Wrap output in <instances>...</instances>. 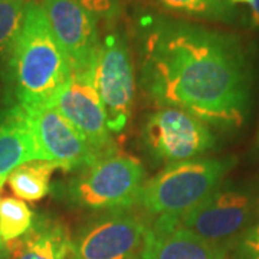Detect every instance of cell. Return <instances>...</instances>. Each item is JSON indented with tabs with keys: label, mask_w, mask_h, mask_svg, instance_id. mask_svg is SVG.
<instances>
[{
	"label": "cell",
	"mask_w": 259,
	"mask_h": 259,
	"mask_svg": "<svg viewBox=\"0 0 259 259\" xmlns=\"http://www.w3.org/2000/svg\"><path fill=\"white\" fill-rule=\"evenodd\" d=\"M12 105V104H10ZM10 105H8V107H5V108H2L0 110V127H2V124L5 122V120H6V115H8V110H9Z\"/></svg>",
	"instance_id": "cell-24"
},
{
	"label": "cell",
	"mask_w": 259,
	"mask_h": 259,
	"mask_svg": "<svg viewBox=\"0 0 259 259\" xmlns=\"http://www.w3.org/2000/svg\"><path fill=\"white\" fill-rule=\"evenodd\" d=\"M235 163L233 157H202L167 166L143 183L137 202L151 216H183L222 186Z\"/></svg>",
	"instance_id": "cell-3"
},
{
	"label": "cell",
	"mask_w": 259,
	"mask_h": 259,
	"mask_svg": "<svg viewBox=\"0 0 259 259\" xmlns=\"http://www.w3.org/2000/svg\"><path fill=\"white\" fill-rule=\"evenodd\" d=\"M42 160L52 161L64 171L82 170L100 156L54 105L23 108Z\"/></svg>",
	"instance_id": "cell-10"
},
{
	"label": "cell",
	"mask_w": 259,
	"mask_h": 259,
	"mask_svg": "<svg viewBox=\"0 0 259 259\" xmlns=\"http://www.w3.org/2000/svg\"><path fill=\"white\" fill-rule=\"evenodd\" d=\"M232 5H236V3H250L252 0H229Z\"/></svg>",
	"instance_id": "cell-25"
},
{
	"label": "cell",
	"mask_w": 259,
	"mask_h": 259,
	"mask_svg": "<svg viewBox=\"0 0 259 259\" xmlns=\"http://www.w3.org/2000/svg\"><path fill=\"white\" fill-rule=\"evenodd\" d=\"M6 245L9 259H68L72 253L66 226L47 216H35L28 233Z\"/></svg>",
	"instance_id": "cell-13"
},
{
	"label": "cell",
	"mask_w": 259,
	"mask_h": 259,
	"mask_svg": "<svg viewBox=\"0 0 259 259\" xmlns=\"http://www.w3.org/2000/svg\"><path fill=\"white\" fill-rule=\"evenodd\" d=\"M40 6L71 68L88 66L100 45L98 19L76 0H42Z\"/></svg>",
	"instance_id": "cell-11"
},
{
	"label": "cell",
	"mask_w": 259,
	"mask_h": 259,
	"mask_svg": "<svg viewBox=\"0 0 259 259\" xmlns=\"http://www.w3.org/2000/svg\"><path fill=\"white\" fill-rule=\"evenodd\" d=\"M255 148H256V151L259 153V130H258V134H256V141H255Z\"/></svg>",
	"instance_id": "cell-26"
},
{
	"label": "cell",
	"mask_w": 259,
	"mask_h": 259,
	"mask_svg": "<svg viewBox=\"0 0 259 259\" xmlns=\"http://www.w3.org/2000/svg\"><path fill=\"white\" fill-rule=\"evenodd\" d=\"M3 85L22 108L51 105L71 72L40 3H29L3 62Z\"/></svg>",
	"instance_id": "cell-2"
},
{
	"label": "cell",
	"mask_w": 259,
	"mask_h": 259,
	"mask_svg": "<svg viewBox=\"0 0 259 259\" xmlns=\"http://www.w3.org/2000/svg\"><path fill=\"white\" fill-rule=\"evenodd\" d=\"M148 226L128 209L107 210L72 241L71 259H133L140 255Z\"/></svg>",
	"instance_id": "cell-9"
},
{
	"label": "cell",
	"mask_w": 259,
	"mask_h": 259,
	"mask_svg": "<svg viewBox=\"0 0 259 259\" xmlns=\"http://www.w3.org/2000/svg\"><path fill=\"white\" fill-rule=\"evenodd\" d=\"M33 160H42V156L25 110L18 104H12L0 127V189L15 168Z\"/></svg>",
	"instance_id": "cell-14"
},
{
	"label": "cell",
	"mask_w": 259,
	"mask_h": 259,
	"mask_svg": "<svg viewBox=\"0 0 259 259\" xmlns=\"http://www.w3.org/2000/svg\"><path fill=\"white\" fill-rule=\"evenodd\" d=\"M0 2H2V0H0Z\"/></svg>",
	"instance_id": "cell-28"
},
{
	"label": "cell",
	"mask_w": 259,
	"mask_h": 259,
	"mask_svg": "<svg viewBox=\"0 0 259 259\" xmlns=\"http://www.w3.org/2000/svg\"><path fill=\"white\" fill-rule=\"evenodd\" d=\"M26 6L20 0L0 2V64L3 62L25 18Z\"/></svg>",
	"instance_id": "cell-18"
},
{
	"label": "cell",
	"mask_w": 259,
	"mask_h": 259,
	"mask_svg": "<svg viewBox=\"0 0 259 259\" xmlns=\"http://www.w3.org/2000/svg\"><path fill=\"white\" fill-rule=\"evenodd\" d=\"M158 8L166 12L182 15L187 18L233 23L238 16V10L229 0H151Z\"/></svg>",
	"instance_id": "cell-16"
},
{
	"label": "cell",
	"mask_w": 259,
	"mask_h": 259,
	"mask_svg": "<svg viewBox=\"0 0 259 259\" xmlns=\"http://www.w3.org/2000/svg\"><path fill=\"white\" fill-rule=\"evenodd\" d=\"M91 65L108 130L118 134L128 124L136 97L134 65L125 37L120 33H108L100 42Z\"/></svg>",
	"instance_id": "cell-7"
},
{
	"label": "cell",
	"mask_w": 259,
	"mask_h": 259,
	"mask_svg": "<svg viewBox=\"0 0 259 259\" xmlns=\"http://www.w3.org/2000/svg\"><path fill=\"white\" fill-rule=\"evenodd\" d=\"M141 141L151 158L166 166L202 158L216 147V137L207 124L173 107L148 114Z\"/></svg>",
	"instance_id": "cell-6"
},
{
	"label": "cell",
	"mask_w": 259,
	"mask_h": 259,
	"mask_svg": "<svg viewBox=\"0 0 259 259\" xmlns=\"http://www.w3.org/2000/svg\"><path fill=\"white\" fill-rule=\"evenodd\" d=\"M10 104H15V102L12 101V98L9 97V94L6 91L3 82H0V110L5 108V107H8Z\"/></svg>",
	"instance_id": "cell-22"
},
{
	"label": "cell",
	"mask_w": 259,
	"mask_h": 259,
	"mask_svg": "<svg viewBox=\"0 0 259 259\" xmlns=\"http://www.w3.org/2000/svg\"><path fill=\"white\" fill-rule=\"evenodd\" d=\"M20 2H23L25 5H29V3H36V0H20Z\"/></svg>",
	"instance_id": "cell-27"
},
{
	"label": "cell",
	"mask_w": 259,
	"mask_h": 259,
	"mask_svg": "<svg viewBox=\"0 0 259 259\" xmlns=\"http://www.w3.org/2000/svg\"><path fill=\"white\" fill-rule=\"evenodd\" d=\"M140 28V82L151 100L219 128L241 127L252 88L241 37L163 16L141 19Z\"/></svg>",
	"instance_id": "cell-1"
},
{
	"label": "cell",
	"mask_w": 259,
	"mask_h": 259,
	"mask_svg": "<svg viewBox=\"0 0 259 259\" xmlns=\"http://www.w3.org/2000/svg\"><path fill=\"white\" fill-rule=\"evenodd\" d=\"M35 214L23 200L16 197H0V236L5 243L16 241L28 233Z\"/></svg>",
	"instance_id": "cell-17"
},
{
	"label": "cell",
	"mask_w": 259,
	"mask_h": 259,
	"mask_svg": "<svg viewBox=\"0 0 259 259\" xmlns=\"http://www.w3.org/2000/svg\"><path fill=\"white\" fill-rule=\"evenodd\" d=\"M259 218V185H223L193 210L177 218L186 231L226 255Z\"/></svg>",
	"instance_id": "cell-4"
},
{
	"label": "cell",
	"mask_w": 259,
	"mask_h": 259,
	"mask_svg": "<svg viewBox=\"0 0 259 259\" xmlns=\"http://www.w3.org/2000/svg\"><path fill=\"white\" fill-rule=\"evenodd\" d=\"M0 259H9V250H8V245L3 242L2 236H0Z\"/></svg>",
	"instance_id": "cell-23"
},
{
	"label": "cell",
	"mask_w": 259,
	"mask_h": 259,
	"mask_svg": "<svg viewBox=\"0 0 259 259\" xmlns=\"http://www.w3.org/2000/svg\"><path fill=\"white\" fill-rule=\"evenodd\" d=\"M235 259H259V218L231 248Z\"/></svg>",
	"instance_id": "cell-19"
},
{
	"label": "cell",
	"mask_w": 259,
	"mask_h": 259,
	"mask_svg": "<svg viewBox=\"0 0 259 259\" xmlns=\"http://www.w3.org/2000/svg\"><path fill=\"white\" fill-rule=\"evenodd\" d=\"M250 5L249 25L250 28L259 29V0H252Z\"/></svg>",
	"instance_id": "cell-21"
},
{
	"label": "cell",
	"mask_w": 259,
	"mask_h": 259,
	"mask_svg": "<svg viewBox=\"0 0 259 259\" xmlns=\"http://www.w3.org/2000/svg\"><path fill=\"white\" fill-rule=\"evenodd\" d=\"M56 168L59 167L55 163L47 160L28 161L10 173L8 185L20 200L36 202L49 193L51 177Z\"/></svg>",
	"instance_id": "cell-15"
},
{
	"label": "cell",
	"mask_w": 259,
	"mask_h": 259,
	"mask_svg": "<svg viewBox=\"0 0 259 259\" xmlns=\"http://www.w3.org/2000/svg\"><path fill=\"white\" fill-rule=\"evenodd\" d=\"M225 255L186 231L176 216H158L148 228L140 259H223Z\"/></svg>",
	"instance_id": "cell-12"
},
{
	"label": "cell",
	"mask_w": 259,
	"mask_h": 259,
	"mask_svg": "<svg viewBox=\"0 0 259 259\" xmlns=\"http://www.w3.org/2000/svg\"><path fill=\"white\" fill-rule=\"evenodd\" d=\"M76 2L97 19L112 20L122 13L127 0H76Z\"/></svg>",
	"instance_id": "cell-20"
},
{
	"label": "cell",
	"mask_w": 259,
	"mask_h": 259,
	"mask_svg": "<svg viewBox=\"0 0 259 259\" xmlns=\"http://www.w3.org/2000/svg\"><path fill=\"white\" fill-rule=\"evenodd\" d=\"M144 168L137 158L110 154L85 167L65 185L66 202L88 210L128 209L137 202Z\"/></svg>",
	"instance_id": "cell-5"
},
{
	"label": "cell",
	"mask_w": 259,
	"mask_h": 259,
	"mask_svg": "<svg viewBox=\"0 0 259 259\" xmlns=\"http://www.w3.org/2000/svg\"><path fill=\"white\" fill-rule=\"evenodd\" d=\"M51 105L74 125L100 158L114 154L111 131L107 125L105 110L94 83L93 65L71 68Z\"/></svg>",
	"instance_id": "cell-8"
}]
</instances>
